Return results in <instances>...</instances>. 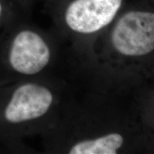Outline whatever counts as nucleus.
I'll list each match as a JSON object with an SVG mask.
<instances>
[{
  "label": "nucleus",
  "mask_w": 154,
  "mask_h": 154,
  "mask_svg": "<svg viewBox=\"0 0 154 154\" xmlns=\"http://www.w3.org/2000/svg\"><path fill=\"white\" fill-rule=\"evenodd\" d=\"M111 41L119 53L129 57L148 54L154 50V14L131 11L119 19Z\"/></svg>",
  "instance_id": "nucleus-3"
},
{
  "label": "nucleus",
  "mask_w": 154,
  "mask_h": 154,
  "mask_svg": "<svg viewBox=\"0 0 154 154\" xmlns=\"http://www.w3.org/2000/svg\"><path fill=\"white\" fill-rule=\"evenodd\" d=\"M121 4L122 0H74L65 11V22L78 33H94L112 22Z\"/></svg>",
  "instance_id": "nucleus-4"
},
{
  "label": "nucleus",
  "mask_w": 154,
  "mask_h": 154,
  "mask_svg": "<svg viewBox=\"0 0 154 154\" xmlns=\"http://www.w3.org/2000/svg\"><path fill=\"white\" fill-rule=\"evenodd\" d=\"M124 138L119 134H111L94 140L76 143L69 151L71 154H115L122 146Z\"/></svg>",
  "instance_id": "nucleus-5"
},
{
  "label": "nucleus",
  "mask_w": 154,
  "mask_h": 154,
  "mask_svg": "<svg viewBox=\"0 0 154 154\" xmlns=\"http://www.w3.org/2000/svg\"><path fill=\"white\" fill-rule=\"evenodd\" d=\"M51 57L49 42L38 32L7 28L0 34V84L39 74L49 66Z\"/></svg>",
  "instance_id": "nucleus-2"
},
{
  "label": "nucleus",
  "mask_w": 154,
  "mask_h": 154,
  "mask_svg": "<svg viewBox=\"0 0 154 154\" xmlns=\"http://www.w3.org/2000/svg\"><path fill=\"white\" fill-rule=\"evenodd\" d=\"M6 14H7V6L4 5L2 1L0 0V29L4 25V20L5 19ZM0 34H2L1 32Z\"/></svg>",
  "instance_id": "nucleus-6"
},
{
  "label": "nucleus",
  "mask_w": 154,
  "mask_h": 154,
  "mask_svg": "<svg viewBox=\"0 0 154 154\" xmlns=\"http://www.w3.org/2000/svg\"><path fill=\"white\" fill-rule=\"evenodd\" d=\"M54 102L52 90L42 83L0 84V144L13 151L31 125L49 114Z\"/></svg>",
  "instance_id": "nucleus-1"
}]
</instances>
